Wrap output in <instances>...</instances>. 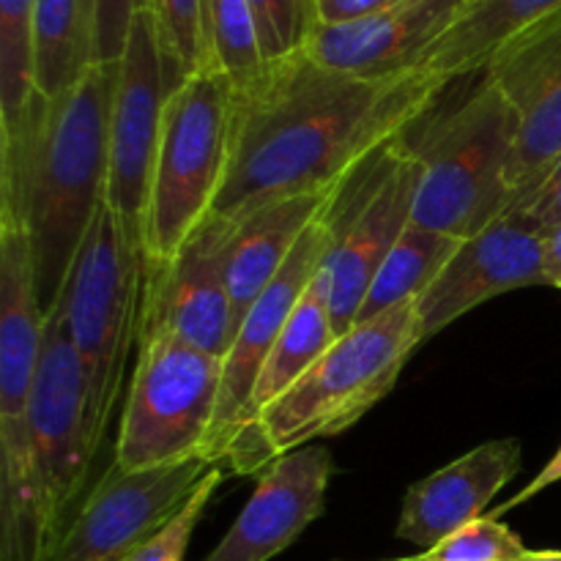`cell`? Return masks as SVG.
<instances>
[{"label": "cell", "instance_id": "1", "mask_svg": "<svg viewBox=\"0 0 561 561\" xmlns=\"http://www.w3.org/2000/svg\"><path fill=\"white\" fill-rule=\"evenodd\" d=\"M449 82L411 69L354 77L301 53L236 85L233 159L211 217L233 225L266 203L337 190L425 118Z\"/></svg>", "mask_w": 561, "mask_h": 561}, {"label": "cell", "instance_id": "2", "mask_svg": "<svg viewBox=\"0 0 561 561\" xmlns=\"http://www.w3.org/2000/svg\"><path fill=\"white\" fill-rule=\"evenodd\" d=\"M118 64H93L58 99L36 93L0 135V214L25 228L44 316L58 307L82 241L107 201L110 110Z\"/></svg>", "mask_w": 561, "mask_h": 561}, {"label": "cell", "instance_id": "3", "mask_svg": "<svg viewBox=\"0 0 561 561\" xmlns=\"http://www.w3.org/2000/svg\"><path fill=\"white\" fill-rule=\"evenodd\" d=\"M436 107V104H433ZM420 135L403 142L420 162L414 222L471 239L513 208L518 115L504 93L477 71L474 85L442 113H427Z\"/></svg>", "mask_w": 561, "mask_h": 561}, {"label": "cell", "instance_id": "4", "mask_svg": "<svg viewBox=\"0 0 561 561\" xmlns=\"http://www.w3.org/2000/svg\"><path fill=\"white\" fill-rule=\"evenodd\" d=\"M44 329L27 233L0 214V561L49 557L31 449V394Z\"/></svg>", "mask_w": 561, "mask_h": 561}, {"label": "cell", "instance_id": "5", "mask_svg": "<svg viewBox=\"0 0 561 561\" xmlns=\"http://www.w3.org/2000/svg\"><path fill=\"white\" fill-rule=\"evenodd\" d=\"M422 343L416 299L340 334L332 348L257 416L252 474H261L279 455L354 427L392 392Z\"/></svg>", "mask_w": 561, "mask_h": 561}, {"label": "cell", "instance_id": "6", "mask_svg": "<svg viewBox=\"0 0 561 561\" xmlns=\"http://www.w3.org/2000/svg\"><path fill=\"white\" fill-rule=\"evenodd\" d=\"M236 82L208 64L168 96L146 211V268L168 266L211 217L233 159Z\"/></svg>", "mask_w": 561, "mask_h": 561}, {"label": "cell", "instance_id": "7", "mask_svg": "<svg viewBox=\"0 0 561 561\" xmlns=\"http://www.w3.org/2000/svg\"><path fill=\"white\" fill-rule=\"evenodd\" d=\"M146 255L107 201L99 208L60 296L66 332L80 356L93 449L104 444L126 383L142 316Z\"/></svg>", "mask_w": 561, "mask_h": 561}, {"label": "cell", "instance_id": "8", "mask_svg": "<svg viewBox=\"0 0 561 561\" xmlns=\"http://www.w3.org/2000/svg\"><path fill=\"white\" fill-rule=\"evenodd\" d=\"M222 359L159 323H140V351L121 416L115 466L151 471L208 460Z\"/></svg>", "mask_w": 561, "mask_h": 561}, {"label": "cell", "instance_id": "9", "mask_svg": "<svg viewBox=\"0 0 561 561\" xmlns=\"http://www.w3.org/2000/svg\"><path fill=\"white\" fill-rule=\"evenodd\" d=\"M416 186L420 162L400 137L359 164L323 214L332 228V247L321 263V277L337 334L354 327L378 268L414 222Z\"/></svg>", "mask_w": 561, "mask_h": 561}, {"label": "cell", "instance_id": "10", "mask_svg": "<svg viewBox=\"0 0 561 561\" xmlns=\"http://www.w3.org/2000/svg\"><path fill=\"white\" fill-rule=\"evenodd\" d=\"M31 449L47 524L49 553L85 499L96 449L88 422V389L60 305L47 316L42 359L31 394Z\"/></svg>", "mask_w": 561, "mask_h": 561}, {"label": "cell", "instance_id": "11", "mask_svg": "<svg viewBox=\"0 0 561 561\" xmlns=\"http://www.w3.org/2000/svg\"><path fill=\"white\" fill-rule=\"evenodd\" d=\"M162 47L151 11L131 22L118 60L113 110H110V186L107 203L126 233L146 255V211L151 195L153 162L162 137L164 104L170 96Z\"/></svg>", "mask_w": 561, "mask_h": 561}, {"label": "cell", "instance_id": "12", "mask_svg": "<svg viewBox=\"0 0 561 561\" xmlns=\"http://www.w3.org/2000/svg\"><path fill=\"white\" fill-rule=\"evenodd\" d=\"M214 466L219 463L203 458L151 471L113 463L85 493L47 561H129L190 502Z\"/></svg>", "mask_w": 561, "mask_h": 561}, {"label": "cell", "instance_id": "13", "mask_svg": "<svg viewBox=\"0 0 561 561\" xmlns=\"http://www.w3.org/2000/svg\"><path fill=\"white\" fill-rule=\"evenodd\" d=\"M485 75L518 115L510 173L518 201L561 157V9L504 42Z\"/></svg>", "mask_w": 561, "mask_h": 561}, {"label": "cell", "instance_id": "14", "mask_svg": "<svg viewBox=\"0 0 561 561\" xmlns=\"http://www.w3.org/2000/svg\"><path fill=\"white\" fill-rule=\"evenodd\" d=\"M329 247H332V228H329L327 217H321L301 236V241L294 247V252L288 255L285 266L279 268L277 277L268 283V288L247 310L244 321H241L239 332H236L233 343H230V351L222 359V387H219L217 420H214V431L211 438H208L206 453L211 463H225L230 447L241 436L257 376H261L274 343L283 334L285 323L294 316L296 305H299L301 296L307 294V288L316 279Z\"/></svg>", "mask_w": 561, "mask_h": 561}, {"label": "cell", "instance_id": "15", "mask_svg": "<svg viewBox=\"0 0 561 561\" xmlns=\"http://www.w3.org/2000/svg\"><path fill=\"white\" fill-rule=\"evenodd\" d=\"M535 285H548L542 266V228L520 214L507 211L482 233L463 239L453 261L416 299L422 340L427 343L460 316L496 296Z\"/></svg>", "mask_w": 561, "mask_h": 561}, {"label": "cell", "instance_id": "16", "mask_svg": "<svg viewBox=\"0 0 561 561\" xmlns=\"http://www.w3.org/2000/svg\"><path fill=\"white\" fill-rule=\"evenodd\" d=\"M228 222L208 217L168 266L146 268L140 323H159L195 348L225 359L233 343L225 247Z\"/></svg>", "mask_w": 561, "mask_h": 561}, {"label": "cell", "instance_id": "17", "mask_svg": "<svg viewBox=\"0 0 561 561\" xmlns=\"http://www.w3.org/2000/svg\"><path fill=\"white\" fill-rule=\"evenodd\" d=\"M334 458L321 444L285 453L257 474L236 524L206 561H272L288 551L327 510Z\"/></svg>", "mask_w": 561, "mask_h": 561}, {"label": "cell", "instance_id": "18", "mask_svg": "<svg viewBox=\"0 0 561 561\" xmlns=\"http://www.w3.org/2000/svg\"><path fill=\"white\" fill-rule=\"evenodd\" d=\"M466 0H403L398 5L343 22L316 25L305 53L354 77H392L416 69L425 49L453 25Z\"/></svg>", "mask_w": 561, "mask_h": 561}, {"label": "cell", "instance_id": "19", "mask_svg": "<svg viewBox=\"0 0 561 561\" xmlns=\"http://www.w3.org/2000/svg\"><path fill=\"white\" fill-rule=\"evenodd\" d=\"M518 471L520 442L496 438L480 444L409 488L394 535L422 548V553L433 551L466 524L485 518L493 499L518 477Z\"/></svg>", "mask_w": 561, "mask_h": 561}, {"label": "cell", "instance_id": "20", "mask_svg": "<svg viewBox=\"0 0 561 561\" xmlns=\"http://www.w3.org/2000/svg\"><path fill=\"white\" fill-rule=\"evenodd\" d=\"M337 190L266 203L241 217L239 222L228 225L225 274H228L230 307H233V332H239L247 310L277 277L301 236L327 214Z\"/></svg>", "mask_w": 561, "mask_h": 561}, {"label": "cell", "instance_id": "21", "mask_svg": "<svg viewBox=\"0 0 561 561\" xmlns=\"http://www.w3.org/2000/svg\"><path fill=\"white\" fill-rule=\"evenodd\" d=\"M337 329H334L332 310H329V290L327 283L321 277V268H318L316 279L307 288V294L301 296V301L296 305L294 316L285 323L283 334L274 343L272 354H268L266 365H263L261 376H257L255 389H252L250 409H247L244 427H241V436L236 438V444L230 447L228 460L230 466L239 474H252V442H255V422L274 400L283 398L323 354L334 345L337 340Z\"/></svg>", "mask_w": 561, "mask_h": 561}, {"label": "cell", "instance_id": "22", "mask_svg": "<svg viewBox=\"0 0 561 561\" xmlns=\"http://www.w3.org/2000/svg\"><path fill=\"white\" fill-rule=\"evenodd\" d=\"M557 9L561 0H466L453 25L425 49L416 69L444 82L477 75L504 42Z\"/></svg>", "mask_w": 561, "mask_h": 561}, {"label": "cell", "instance_id": "23", "mask_svg": "<svg viewBox=\"0 0 561 561\" xmlns=\"http://www.w3.org/2000/svg\"><path fill=\"white\" fill-rule=\"evenodd\" d=\"M93 66L91 16L85 0H36L33 77L36 93L58 99Z\"/></svg>", "mask_w": 561, "mask_h": 561}, {"label": "cell", "instance_id": "24", "mask_svg": "<svg viewBox=\"0 0 561 561\" xmlns=\"http://www.w3.org/2000/svg\"><path fill=\"white\" fill-rule=\"evenodd\" d=\"M460 244H463V239L411 222L378 268L376 279H373L370 290L362 301L356 323L383 316L403 301L420 299L431 288L433 279L444 272V266L453 261Z\"/></svg>", "mask_w": 561, "mask_h": 561}, {"label": "cell", "instance_id": "25", "mask_svg": "<svg viewBox=\"0 0 561 561\" xmlns=\"http://www.w3.org/2000/svg\"><path fill=\"white\" fill-rule=\"evenodd\" d=\"M33 11L36 0H0V135L20 129L36 96Z\"/></svg>", "mask_w": 561, "mask_h": 561}, {"label": "cell", "instance_id": "26", "mask_svg": "<svg viewBox=\"0 0 561 561\" xmlns=\"http://www.w3.org/2000/svg\"><path fill=\"white\" fill-rule=\"evenodd\" d=\"M162 47L170 91L211 64L208 55V0H148Z\"/></svg>", "mask_w": 561, "mask_h": 561}, {"label": "cell", "instance_id": "27", "mask_svg": "<svg viewBox=\"0 0 561 561\" xmlns=\"http://www.w3.org/2000/svg\"><path fill=\"white\" fill-rule=\"evenodd\" d=\"M208 55L236 85L266 64L255 14L247 0H208Z\"/></svg>", "mask_w": 561, "mask_h": 561}, {"label": "cell", "instance_id": "28", "mask_svg": "<svg viewBox=\"0 0 561 561\" xmlns=\"http://www.w3.org/2000/svg\"><path fill=\"white\" fill-rule=\"evenodd\" d=\"M255 14L266 60L301 53L318 25L312 0H247Z\"/></svg>", "mask_w": 561, "mask_h": 561}, {"label": "cell", "instance_id": "29", "mask_svg": "<svg viewBox=\"0 0 561 561\" xmlns=\"http://www.w3.org/2000/svg\"><path fill=\"white\" fill-rule=\"evenodd\" d=\"M526 546L510 526L499 524V518H477L455 531L453 537L422 553L431 561H518L524 559Z\"/></svg>", "mask_w": 561, "mask_h": 561}, {"label": "cell", "instance_id": "30", "mask_svg": "<svg viewBox=\"0 0 561 561\" xmlns=\"http://www.w3.org/2000/svg\"><path fill=\"white\" fill-rule=\"evenodd\" d=\"M225 463L214 466L203 482L197 485V491L192 493L190 502L151 537V540L142 542L135 553H131L129 561H184L186 557V548H190L192 535H195L197 524H201L203 513H206L208 502L214 499V493L219 491L225 480Z\"/></svg>", "mask_w": 561, "mask_h": 561}, {"label": "cell", "instance_id": "31", "mask_svg": "<svg viewBox=\"0 0 561 561\" xmlns=\"http://www.w3.org/2000/svg\"><path fill=\"white\" fill-rule=\"evenodd\" d=\"M91 16L93 64H118L131 22L148 9V0H85Z\"/></svg>", "mask_w": 561, "mask_h": 561}, {"label": "cell", "instance_id": "32", "mask_svg": "<svg viewBox=\"0 0 561 561\" xmlns=\"http://www.w3.org/2000/svg\"><path fill=\"white\" fill-rule=\"evenodd\" d=\"M510 211L520 214V217H526L542 230L561 222V157L546 170V175L526 195H520L515 201V206Z\"/></svg>", "mask_w": 561, "mask_h": 561}, {"label": "cell", "instance_id": "33", "mask_svg": "<svg viewBox=\"0 0 561 561\" xmlns=\"http://www.w3.org/2000/svg\"><path fill=\"white\" fill-rule=\"evenodd\" d=\"M312 3H316L318 25H343V22L378 14V11L403 3V0H312Z\"/></svg>", "mask_w": 561, "mask_h": 561}, {"label": "cell", "instance_id": "34", "mask_svg": "<svg viewBox=\"0 0 561 561\" xmlns=\"http://www.w3.org/2000/svg\"><path fill=\"white\" fill-rule=\"evenodd\" d=\"M557 482H561V447L557 449V455H553V458L548 460V466H546V469H542L540 474H537L535 480H531L529 485L524 488V491H520V493H515V496L510 499V502L499 504V507L493 510V513H491V518H502L504 513H510V510H515V507H520V504L531 502V499H535L537 493L548 491V488H551V485H557Z\"/></svg>", "mask_w": 561, "mask_h": 561}, {"label": "cell", "instance_id": "35", "mask_svg": "<svg viewBox=\"0 0 561 561\" xmlns=\"http://www.w3.org/2000/svg\"><path fill=\"white\" fill-rule=\"evenodd\" d=\"M542 266L546 283L561 290V222L542 230Z\"/></svg>", "mask_w": 561, "mask_h": 561}, {"label": "cell", "instance_id": "36", "mask_svg": "<svg viewBox=\"0 0 561 561\" xmlns=\"http://www.w3.org/2000/svg\"><path fill=\"white\" fill-rule=\"evenodd\" d=\"M518 561H561V551H526Z\"/></svg>", "mask_w": 561, "mask_h": 561}, {"label": "cell", "instance_id": "37", "mask_svg": "<svg viewBox=\"0 0 561 561\" xmlns=\"http://www.w3.org/2000/svg\"><path fill=\"white\" fill-rule=\"evenodd\" d=\"M394 561H431V559H425V557H422V553H420V557H411V559H394Z\"/></svg>", "mask_w": 561, "mask_h": 561}]
</instances>
